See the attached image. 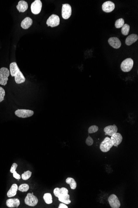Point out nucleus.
I'll use <instances>...</instances> for the list:
<instances>
[{"label": "nucleus", "instance_id": "obj_6", "mask_svg": "<svg viewBox=\"0 0 138 208\" xmlns=\"http://www.w3.org/2000/svg\"><path fill=\"white\" fill-rule=\"evenodd\" d=\"M15 114L18 117L21 118H26L32 116L34 112L33 110L26 109H18L15 112Z\"/></svg>", "mask_w": 138, "mask_h": 208}, {"label": "nucleus", "instance_id": "obj_3", "mask_svg": "<svg viewBox=\"0 0 138 208\" xmlns=\"http://www.w3.org/2000/svg\"><path fill=\"white\" fill-rule=\"evenodd\" d=\"M134 65V61L130 58H127L122 62L121 69L123 72H129L132 69Z\"/></svg>", "mask_w": 138, "mask_h": 208}, {"label": "nucleus", "instance_id": "obj_25", "mask_svg": "<svg viewBox=\"0 0 138 208\" xmlns=\"http://www.w3.org/2000/svg\"><path fill=\"white\" fill-rule=\"evenodd\" d=\"M125 24V21L123 19H120L117 20L115 23V26L117 28H122Z\"/></svg>", "mask_w": 138, "mask_h": 208}, {"label": "nucleus", "instance_id": "obj_27", "mask_svg": "<svg viewBox=\"0 0 138 208\" xmlns=\"http://www.w3.org/2000/svg\"><path fill=\"white\" fill-rule=\"evenodd\" d=\"M29 189V186L26 184H21L19 187L18 190L22 192H26Z\"/></svg>", "mask_w": 138, "mask_h": 208}, {"label": "nucleus", "instance_id": "obj_28", "mask_svg": "<svg viewBox=\"0 0 138 208\" xmlns=\"http://www.w3.org/2000/svg\"><path fill=\"white\" fill-rule=\"evenodd\" d=\"M98 130H99V127L97 125H93L89 128L88 132L89 133H94L97 132Z\"/></svg>", "mask_w": 138, "mask_h": 208}, {"label": "nucleus", "instance_id": "obj_9", "mask_svg": "<svg viewBox=\"0 0 138 208\" xmlns=\"http://www.w3.org/2000/svg\"><path fill=\"white\" fill-rule=\"evenodd\" d=\"M72 14V8L68 4L63 5L62 9V16L64 19H68Z\"/></svg>", "mask_w": 138, "mask_h": 208}, {"label": "nucleus", "instance_id": "obj_21", "mask_svg": "<svg viewBox=\"0 0 138 208\" xmlns=\"http://www.w3.org/2000/svg\"><path fill=\"white\" fill-rule=\"evenodd\" d=\"M59 201L63 203L69 204L71 202L70 200V196L68 194H65L63 195L58 197Z\"/></svg>", "mask_w": 138, "mask_h": 208}, {"label": "nucleus", "instance_id": "obj_1", "mask_svg": "<svg viewBox=\"0 0 138 208\" xmlns=\"http://www.w3.org/2000/svg\"><path fill=\"white\" fill-rule=\"evenodd\" d=\"M10 73L12 77H15V80L17 84L24 83L25 81V78L23 74L20 71L16 62H12L10 65Z\"/></svg>", "mask_w": 138, "mask_h": 208}, {"label": "nucleus", "instance_id": "obj_4", "mask_svg": "<svg viewBox=\"0 0 138 208\" xmlns=\"http://www.w3.org/2000/svg\"><path fill=\"white\" fill-rule=\"evenodd\" d=\"M113 146V144L111 138L106 137L100 145V148L103 152H108Z\"/></svg>", "mask_w": 138, "mask_h": 208}, {"label": "nucleus", "instance_id": "obj_30", "mask_svg": "<svg viewBox=\"0 0 138 208\" xmlns=\"http://www.w3.org/2000/svg\"><path fill=\"white\" fill-rule=\"evenodd\" d=\"M86 143L87 144V145H89V146H91L94 143V140H93L92 137L89 136L86 139Z\"/></svg>", "mask_w": 138, "mask_h": 208}, {"label": "nucleus", "instance_id": "obj_26", "mask_svg": "<svg viewBox=\"0 0 138 208\" xmlns=\"http://www.w3.org/2000/svg\"><path fill=\"white\" fill-rule=\"evenodd\" d=\"M32 174V172L29 170L25 172L22 175V179L23 180H28L31 177Z\"/></svg>", "mask_w": 138, "mask_h": 208}, {"label": "nucleus", "instance_id": "obj_16", "mask_svg": "<svg viewBox=\"0 0 138 208\" xmlns=\"http://www.w3.org/2000/svg\"><path fill=\"white\" fill-rule=\"evenodd\" d=\"M28 5L27 2L24 1H19L16 8L18 11L20 12L24 13L27 10Z\"/></svg>", "mask_w": 138, "mask_h": 208}, {"label": "nucleus", "instance_id": "obj_18", "mask_svg": "<svg viewBox=\"0 0 138 208\" xmlns=\"http://www.w3.org/2000/svg\"><path fill=\"white\" fill-rule=\"evenodd\" d=\"M54 193L55 196L58 198L63 195L68 194V190L66 188L62 187L61 188H59L57 187L54 189Z\"/></svg>", "mask_w": 138, "mask_h": 208}, {"label": "nucleus", "instance_id": "obj_22", "mask_svg": "<svg viewBox=\"0 0 138 208\" xmlns=\"http://www.w3.org/2000/svg\"><path fill=\"white\" fill-rule=\"evenodd\" d=\"M66 182L70 184L72 189H75L77 187V183L73 178L68 177L66 180Z\"/></svg>", "mask_w": 138, "mask_h": 208}, {"label": "nucleus", "instance_id": "obj_19", "mask_svg": "<svg viewBox=\"0 0 138 208\" xmlns=\"http://www.w3.org/2000/svg\"><path fill=\"white\" fill-rule=\"evenodd\" d=\"M138 39V36L136 34H131L130 36L127 37L126 39V44L128 46H131L132 44L135 43L136 41H137Z\"/></svg>", "mask_w": 138, "mask_h": 208}, {"label": "nucleus", "instance_id": "obj_2", "mask_svg": "<svg viewBox=\"0 0 138 208\" xmlns=\"http://www.w3.org/2000/svg\"><path fill=\"white\" fill-rule=\"evenodd\" d=\"M10 74V71L7 68L2 67L0 69V84L4 86L6 85Z\"/></svg>", "mask_w": 138, "mask_h": 208}, {"label": "nucleus", "instance_id": "obj_15", "mask_svg": "<svg viewBox=\"0 0 138 208\" xmlns=\"http://www.w3.org/2000/svg\"><path fill=\"white\" fill-rule=\"evenodd\" d=\"M6 205L10 208H17L20 205V201L18 199H10L6 201Z\"/></svg>", "mask_w": 138, "mask_h": 208}, {"label": "nucleus", "instance_id": "obj_31", "mask_svg": "<svg viewBox=\"0 0 138 208\" xmlns=\"http://www.w3.org/2000/svg\"><path fill=\"white\" fill-rule=\"evenodd\" d=\"M18 165L16 163H14L13 165H12L11 167V170H10L11 172L13 173L14 172L16 171V170L17 168L18 167Z\"/></svg>", "mask_w": 138, "mask_h": 208}, {"label": "nucleus", "instance_id": "obj_24", "mask_svg": "<svg viewBox=\"0 0 138 208\" xmlns=\"http://www.w3.org/2000/svg\"><path fill=\"white\" fill-rule=\"evenodd\" d=\"M122 28V33L123 35L124 36H127L128 35L130 30V26L128 24H125Z\"/></svg>", "mask_w": 138, "mask_h": 208}, {"label": "nucleus", "instance_id": "obj_11", "mask_svg": "<svg viewBox=\"0 0 138 208\" xmlns=\"http://www.w3.org/2000/svg\"><path fill=\"white\" fill-rule=\"evenodd\" d=\"M111 139L113 146L117 147L123 141V137L120 133L116 132L111 136Z\"/></svg>", "mask_w": 138, "mask_h": 208}, {"label": "nucleus", "instance_id": "obj_8", "mask_svg": "<svg viewBox=\"0 0 138 208\" xmlns=\"http://www.w3.org/2000/svg\"><path fill=\"white\" fill-rule=\"evenodd\" d=\"M42 6V4L40 0H35L31 6V10L32 14L35 15L38 14L41 12Z\"/></svg>", "mask_w": 138, "mask_h": 208}, {"label": "nucleus", "instance_id": "obj_23", "mask_svg": "<svg viewBox=\"0 0 138 208\" xmlns=\"http://www.w3.org/2000/svg\"><path fill=\"white\" fill-rule=\"evenodd\" d=\"M43 199L45 202L46 203L49 204L53 203L52 197L50 193H46L43 197Z\"/></svg>", "mask_w": 138, "mask_h": 208}, {"label": "nucleus", "instance_id": "obj_12", "mask_svg": "<svg viewBox=\"0 0 138 208\" xmlns=\"http://www.w3.org/2000/svg\"><path fill=\"white\" fill-rule=\"evenodd\" d=\"M115 5L114 3L111 1L105 2L102 5V10L106 13H110L114 10Z\"/></svg>", "mask_w": 138, "mask_h": 208}, {"label": "nucleus", "instance_id": "obj_20", "mask_svg": "<svg viewBox=\"0 0 138 208\" xmlns=\"http://www.w3.org/2000/svg\"><path fill=\"white\" fill-rule=\"evenodd\" d=\"M18 187L17 184H14L12 185L11 189L8 191L7 193V196L8 197H14L17 194V191H18Z\"/></svg>", "mask_w": 138, "mask_h": 208}, {"label": "nucleus", "instance_id": "obj_33", "mask_svg": "<svg viewBox=\"0 0 138 208\" xmlns=\"http://www.w3.org/2000/svg\"><path fill=\"white\" fill-rule=\"evenodd\" d=\"M58 208H68V206H66V205L64 203H61L60 204Z\"/></svg>", "mask_w": 138, "mask_h": 208}, {"label": "nucleus", "instance_id": "obj_7", "mask_svg": "<svg viewBox=\"0 0 138 208\" xmlns=\"http://www.w3.org/2000/svg\"><path fill=\"white\" fill-rule=\"evenodd\" d=\"M60 19L59 17L56 15H52L47 20L46 24L48 26L52 28L56 27L60 24Z\"/></svg>", "mask_w": 138, "mask_h": 208}, {"label": "nucleus", "instance_id": "obj_14", "mask_svg": "<svg viewBox=\"0 0 138 208\" xmlns=\"http://www.w3.org/2000/svg\"><path fill=\"white\" fill-rule=\"evenodd\" d=\"M108 42L110 46L115 49H119L121 46V42L116 37L110 38Z\"/></svg>", "mask_w": 138, "mask_h": 208}, {"label": "nucleus", "instance_id": "obj_17", "mask_svg": "<svg viewBox=\"0 0 138 208\" xmlns=\"http://www.w3.org/2000/svg\"><path fill=\"white\" fill-rule=\"evenodd\" d=\"M32 20L30 17H26L23 21L21 24V26L23 29H27L32 25Z\"/></svg>", "mask_w": 138, "mask_h": 208}, {"label": "nucleus", "instance_id": "obj_29", "mask_svg": "<svg viewBox=\"0 0 138 208\" xmlns=\"http://www.w3.org/2000/svg\"><path fill=\"white\" fill-rule=\"evenodd\" d=\"M5 91L2 87H0V103L4 100Z\"/></svg>", "mask_w": 138, "mask_h": 208}, {"label": "nucleus", "instance_id": "obj_10", "mask_svg": "<svg viewBox=\"0 0 138 208\" xmlns=\"http://www.w3.org/2000/svg\"><path fill=\"white\" fill-rule=\"evenodd\" d=\"M109 203L112 208H119L120 207V202L116 195L112 194L108 199Z\"/></svg>", "mask_w": 138, "mask_h": 208}, {"label": "nucleus", "instance_id": "obj_32", "mask_svg": "<svg viewBox=\"0 0 138 208\" xmlns=\"http://www.w3.org/2000/svg\"><path fill=\"white\" fill-rule=\"evenodd\" d=\"M13 176L16 179L18 180H19L20 179L21 176L18 173L16 172L15 171L13 173Z\"/></svg>", "mask_w": 138, "mask_h": 208}, {"label": "nucleus", "instance_id": "obj_5", "mask_svg": "<svg viewBox=\"0 0 138 208\" xmlns=\"http://www.w3.org/2000/svg\"><path fill=\"white\" fill-rule=\"evenodd\" d=\"M25 202L27 205L34 207L38 202V199L37 197L34 195L33 194L28 193L25 198Z\"/></svg>", "mask_w": 138, "mask_h": 208}, {"label": "nucleus", "instance_id": "obj_13", "mask_svg": "<svg viewBox=\"0 0 138 208\" xmlns=\"http://www.w3.org/2000/svg\"><path fill=\"white\" fill-rule=\"evenodd\" d=\"M118 128L115 125H110L106 126L104 129L105 134L111 136L118 132Z\"/></svg>", "mask_w": 138, "mask_h": 208}]
</instances>
